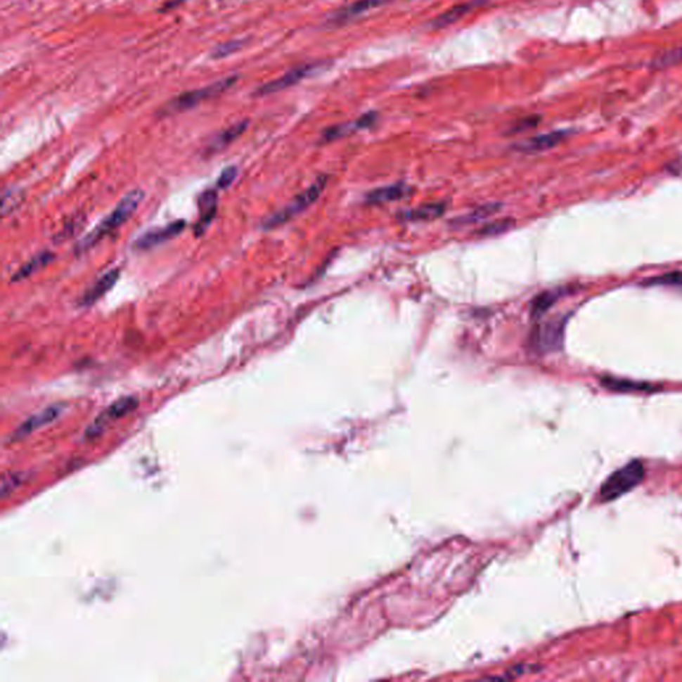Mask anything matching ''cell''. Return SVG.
Listing matches in <instances>:
<instances>
[{"instance_id": "7402d4cb", "label": "cell", "mask_w": 682, "mask_h": 682, "mask_svg": "<svg viewBox=\"0 0 682 682\" xmlns=\"http://www.w3.org/2000/svg\"><path fill=\"white\" fill-rule=\"evenodd\" d=\"M136 406H138V400L135 397H123V399L115 401L114 404L107 409L105 416H107V418H119V417L126 416L129 412H132Z\"/></svg>"}, {"instance_id": "d4e9b609", "label": "cell", "mask_w": 682, "mask_h": 682, "mask_svg": "<svg viewBox=\"0 0 682 682\" xmlns=\"http://www.w3.org/2000/svg\"><path fill=\"white\" fill-rule=\"evenodd\" d=\"M238 176V168L231 165V167H227L221 174L220 176L217 179V183H216V187L219 190H226L228 188L233 181Z\"/></svg>"}, {"instance_id": "277c9868", "label": "cell", "mask_w": 682, "mask_h": 682, "mask_svg": "<svg viewBox=\"0 0 682 682\" xmlns=\"http://www.w3.org/2000/svg\"><path fill=\"white\" fill-rule=\"evenodd\" d=\"M327 181H328V176H326V175L317 177L315 183H312L307 190L302 192L300 195H297L288 205H285L275 215L268 217V220H266V223H264V228L266 229H274V228L280 227V226L285 224L287 221L292 220L295 216L302 214L303 211H305L308 207H311L320 198V195L323 193V191L327 186Z\"/></svg>"}, {"instance_id": "8fae6325", "label": "cell", "mask_w": 682, "mask_h": 682, "mask_svg": "<svg viewBox=\"0 0 682 682\" xmlns=\"http://www.w3.org/2000/svg\"><path fill=\"white\" fill-rule=\"evenodd\" d=\"M119 276H120L119 269H111V271L105 272L103 276L95 281V284L89 288V291L83 295V297L79 302V305L89 307V305H94L96 302H99L107 292L111 291L114 288Z\"/></svg>"}, {"instance_id": "cb8c5ba5", "label": "cell", "mask_w": 682, "mask_h": 682, "mask_svg": "<svg viewBox=\"0 0 682 682\" xmlns=\"http://www.w3.org/2000/svg\"><path fill=\"white\" fill-rule=\"evenodd\" d=\"M244 44H245V40H232V41H228V43H224V44H220L212 52V56L215 59L227 58L229 55L240 51L244 47Z\"/></svg>"}, {"instance_id": "d6986e66", "label": "cell", "mask_w": 682, "mask_h": 682, "mask_svg": "<svg viewBox=\"0 0 682 682\" xmlns=\"http://www.w3.org/2000/svg\"><path fill=\"white\" fill-rule=\"evenodd\" d=\"M560 297V293L556 291H546L540 293L533 299L531 304V316L537 319L543 316L552 308V305L556 303L557 299Z\"/></svg>"}, {"instance_id": "5bb4252c", "label": "cell", "mask_w": 682, "mask_h": 682, "mask_svg": "<svg viewBox=\"0 0 682 682\" xmlns=\"http://www.w3.org/2000/svg\"><path fill=\"white\" fill-rule=\"evenodd\" d=\"M445 212V205L442 202H430L415 210L405 211L399 217L406 221H428L440 217Z\"/></svg>"}, {"instance_id": "f1b7e54d", "label": "cell", "mask_w": 682, "mask_h": 682, "mask_svg": "<svg viewBox=\"0 0 682 682\" xmlns=\"http://www.w3.org/2000/svg\"><path fill=\"white\" fill-rule=\"evenodd\" d=\"M678 59H682V50L678 52Z\"/></svg>"}, {"instance_id": "4fadbf2b", "label": "cell", "mask_w": 682, "mask_h": 682, "mask_svg": "<svg viewBox=\"0 0 682 682\" xmlns=\"http://www.w3.org/2000/svg\"><path fill=\"white\" fill-rule=\"evenodd\" d=\"M411 191L405 184H393L382 188L372 191L366 195V202L369 204H384V202L400 200L406 196Z\"/></svg>"}, {"instance_id": "52a82bcc", "label": "cell", "mask_w": 682, "mask_h": 682, "mask_svg": "<svg viewBox=\"0 0 682 682\" xmlns=\"http://www.w3.org/2000/svg\"><path fill=\"white\" fill-rule=\"evenodd\" d=\"M391 1L393 0H356L354 3L337 10L329 18L328 22L333 25H345L356 18H360L361 15L369 13L371 10L382 7Z\"/></svg>"}, {"instance_id": "9c48e42d", "label": "cell", "mask_w": 682, "mask_h": 682, "mask_svg": "<svg viewBox=\"0 0 682 682\" xmlns=\"http://www.w3.org/2000/svg\"><path fill=\"white\" fill-rule=\"evenodd\" d=\"M63 411V405H51V406L43 409L41 412H39L37 415H32V416L28 417L25 423L16 430L15 437L22 439V437H25L27 435L35 432L39 428L50 424L53 420H56L58 417L60 416Z\"/></svg>"}, {"instance_id": "484cf974", "label": "cell", "mask_w": 682, "mask_h": 682, "mask_svg": "<svg viewBox=\"0 0 682 682\" xmlns=\"http://www.w3.org/2000/svg\"><path fill=\"white\" fill-rule=\"evenodd\" d=\"M23 482V473H13L3 479L1 484V497H6L13 489H16Z\"/></svg>"}, {"instance_id": "4316f807", "label": "cell", "mask_w": 682, "mask_h": 682, "mask_svg": "<svg viewBox=\"0 0 682 682\" xmlns=\"http://www.w3.org/2000/svg\"><path fill=\"white\" fill-rule=\"evenodd\" d=\"M540 122V117L537 116H528V117H524L521 120L516 122L513 126L510 127V134H518V132H524V131H528L531 129L533 127L537 126Z\"/></svg>"}, {"instance_id": "2e32d148", "label": "cell", "mask_w": 682, "mask_h": 682, "mask_svg": "<svg viewBox=\"0 0 682 682\" xmlns=\"http://www.w3.org/2000/svg\"><path fill=\"white\" fill-rule=\"evenodd\" d=\"M247 127H248V122L247 120H243L240 123H236V124L229 127L226 131H223L221 134H219L215 139L211 141V144L207 148V153H211L212 155V153L224 150L231 143H233L235 140L240 136L241 134L247 129Z\"/></svg>"}, {"instance_id": "e0dca14e", "label": "cell", "mask_w": 682, "mask_h": 682, "mask_svg": "<svg viewBox=\"0 0 682 682\" xmlns=\"http://www.w3.org/2000/svg\"><path fill=\"white\" fill-rule=\"evenodd\" d=\"M52 259H53V255L51 252H40L38 255H35L32 259H30L25 263V266H20L15 272V275H13L11 280H13V283H18V281H22V280H25V278L32 276L34 274H37L41 268L47 266Z\"/></svg>"}, {"instance_id": "7c38bea8", "label": "cell", "mask_w": 682, "mask_h": 682, "mask_svg": "<svg viewBox=\"0 0 682 682\" xmlns=\"http://www.w3.org/2000/svg\"><path fill=\"white\" fill-rule=\"evenodd\" d=\"M482 4H484V0H473V1H465V3L456 4L455 7L449 8L448 11H445L440 16H437L433 20V27L435 28H444V27L453 25L468 13H472L473 10L481 7Z\"/></svg>"}, {"instance_id": "3957f363", "label": "cell", "mask_w": 682, "mask_h": 682, "mask_svg": "<svg viewBox=\"0 0 682 682\" xmlns=\"http://www.w3.org/2000/svg\"><path fill=\"white\" fill-rule=\"evenodd\" d=\"M236 82H238V76H229V77H226L220 82H216L208 87L193 89V91L180 94V95H177L175 99L167 103L165 107L159 111V115L160 116H169V115L186 112L191 108H195L198 104H200L202 101H208L211 98H215L216 95L226 92L232 86H235Z\"/></svg>"}, {"instance_id": "44dd1931", "label": "cell", "mask_w": 682, "mask_h": 682, "mask_svg": "<svg viewBox=\"0 0 682 682\" xmlns=\"http://www.w3.org/2000/svg\"><path fill=\"white\" fill-rule=\"evenodd\" d=\"M603 384L612 390V391L619 392H634V391H653L652 385L641 384V382H634V381H626V380L617 379H604Z\"/></svg>"}, {"instance_id": "83f0119b", "label": "cell", "mask_w": 682, "mask_h": 682, "mask_svg": "<svg viewBox=\"0 0 682 682\" xmlns=\"http://www.w3.org/2000/svg\"><path fill=\"white\" fill-rule=\"evenodd\" d=\"M184 1H186V0H171V1H168V3L165 4V7L162 8V11L165 13V11L172 10V8H176V7H179V6H180L181 3H184Z\"/></svg>"}, {"instance_id": "6da1fadb", "label": "cell", "mask_w": 682, "mask_h": 682, "mask_svg": "<svg viewBox=\"0 0 682 682\" xmlns=\"http://www.w3.org/2000/svg\"><path fill=\"white\" fill-rule=\"evenodd\" d=\"M143 200V191L135 190L126 195L116 205L114 211L107 216L99 226L94 228L87 236H84L76 245V253H84L96 245L99 241L114 232L115 229L123 226L127 220L136 211L140 202Z\"/></svg>"}, {"instance_id": "ac0fdd59", "label": "cell", "mask_w": 682, "mask_h": 682, "mask_svg": "<svg viewBox=\"0 0 682 682\" xmlns=\"http://www.w3.org/2000/svg\"><path fill=\"white\" fill-rule=\"evenodd\" d=\"M500 211V205L498 204H485V205H481V207H477L475 208L473 211L468 212L467 215L460 216L457 217L453 224L455 226H469V224H475V223H479L481 220L492 216L493 214L498 212Z\"/></svg>"}, {"instance_id": "8992f818", "label": "cell", "mask_w": 682, "mask_h": 682, "mask_svg": "<svg viewBox=\"0 0 682 682\" xmlns=\"http://www.w3.org/2000/svg\"><path fill=\"white\" fill-rule=\"evenodd\" d=\"M324 63H311V64H304V65H299L296 68H293L291 71H288L287 74L278 77V79H275L266 84H263L260 89L256 91V95L259 96H264V95H271V94H276V92H280L283 89H290L292 86L300 83L304 79L309 77V76L315 75L317 72H320L321 70H324Z\"/></svg>"}, {"instance_id": "30bf717a", "label": "cell", "mask_w": 682, "mask_h": 682, "mask_svg": "<svg viewBox=\"0 0 682 682\" xmlns=\"http://www.w3.org/2000/svg\"><path fill=\"white\" fill-rule=\"evenodd\" d=\"M567 134L568 132H565V131H555V132L543 134V135H539V136H534L531 139L524 140V141L518 143L515 148L518 152H524V153H537V152L546 151V150L556 147L557 144H560L562 140L565 139Z\"/></svg>"}, {"instance_id": "9a60e30c", "label": "cell", "mask_w": 682, "mask_h": 682, "mask_svg": "<svg viewBox=\"0 0 682 682\" xmlns=\"http://www.w3.org/2000/svg\"><path fill=\"white\" fill-rule=\"evenodd\" d=\"M216 202H217V195L216 191H205L200 198L199 208H200V220L196 224V235H200L204 232L207 226L212 221L216 214Z\"/></svg>"}, {"instance_id": "5b68a950", "label": "cell", "mask_w": 682, "mask_h": 682, "mask_svg": "<svg viewBox=\"0 0 682 682\" xmlns=\"http://www.w3.org/2000/svg\"><path fill=\"white\" fill-rule=\"evenodd\" d=\"M565 320L556 319L539 326L532 333V347L537 352H555L564 341Z\"/></svg>"}, {"instance_id": "603a6c76", "label": "cell", "mask_w": 682, "mask_h": 682, "mask_svg": "<svg viewBox=\"0 0 682 682\" xmlns=\"http://www.w3.org/2000/svg\"><path fill=\"white\" fill-rule=\"evenodd\" d=\"M513 226V221L510 219H506V220H496V221H492L487 226L480 228L477 231V235L479 236H494V235H500L503 232H506L508 229H510Z\"/></svg>"}, {"instance_id": "ffe728a7", "label": "cell", "mask_w": 682, "mask_h": 682, "mask_svg": "<svg viewBox=\"0 0 682 682\" xmlns=\"http://www.w3.org/2000/svg\"><path fill=\"white\" fill-rule=\"evenodd\" d=\"M643 285L646 287H673V288H682V272L681 271H674L668 272L661 276L646 278Z\"/></svg>"}, {"instance_id": "7a4b0ae2", "label": "cell", "mask_w": 682, "mask_h": 682, "mask_svg": "<svg viewBox=\"0 0 682 682\" xmlns=\"http://www.w3.org/2000/svg\"><path fill=\"white\" fill-rule=\"evenodd\" d=\"M645 469L640 460H632L626 465L613 472L600 488L598 500L601 503L615 501L634 489L643 479Z\"/></svg>"}, {"instance_id": "ba28073f", "label": "cell", "mask_w": 682, "mask_h": 682, "mask_svg": "<svg viewBox=\"0 0 682 682\" xmlns=\"http://www.w3.org/2000/svg\"><path fill=\"white\" fill-rule=\"evenodd\" d=\"M184 228H186V221L177 220V221H174V223H171L165 227L156 228L153 231H148L147 233H144L136 240L135 248L140 250V251L153 248L159 244H163L165 241L176 238L177 235H180L184 231Z\"/></svg>"}]
</instances>
